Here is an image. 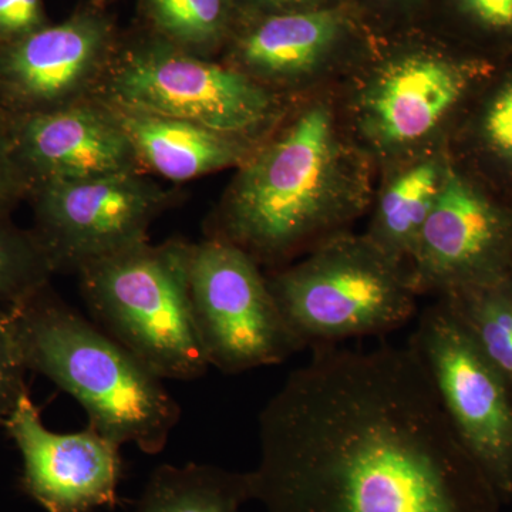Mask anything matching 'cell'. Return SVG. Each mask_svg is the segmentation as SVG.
Instances as JSON below:
<instances>
[{
  "label": "cell",
  "mask_w": 512,
  "mask_h": 512,
  "mask_svg": "<svg viewBox=\"0 0 512 512\" xmlns=\"http://www.w3.org/2000/svg\"><path fill=\"white\" fill-rule=\"evenodd\" d=\"M259 413L266 512H501L410 348L323 346Z\"/></svg>",
  "instance_id": "6da1fadb"
},
{
  "label": "cell",
  "mask_w": 512,
  "mask_h": 512,
  "mask_svg": "<svg viewBox=\"0 0 512 512\" xmlns=\"http://www.w3.org/2000/svg\"><path fill=\"white\" fill-rule=\"evenodd\" d=\"M207 238L269 271L291 264L369 214L377 173L339 116L333 87L301 97L238 168Z\"/></svg>",
  "instance_id": "7a4b0ae2"
},
{
  "label": "cell",
  "mask_w": 512,
  "mask_h": 512,
  "mask_svg": "<svg viewBox=\"0 0 512 512\" xmlns=\"http://www.w3.org/2000/svg\"><path fill=\"white\" fill-rule=\"evenodd\" d=\"M500 63L430 25L376 33L333 87L340 119L379 174L448 146L468 103Z\"/></svg>",
  "instance_id": "3957f363"
},
{
  "label": "cell",
  "mask_w": 512,
  "mask_h": 512,
  "mask_svg": "<svg viewBox=\"0 0 512 512\" xmlns=\"http://www.w3.org/2000/svg\"><path fill=\"white\" fill-rule=\"evenodd\" d=\"M8 311L29 372L70 394L89 426L120 447L134 444L151 456L164 450L181 407L163 379L50 285Z\"/></svg>",
  "instance_id": "277c9868"
},
{
  "label": "cell",
  "mask_w": 512,
  "mask_h": 512,
  "mask_svg": "<svg viewBox=\"0 0 512 512\" xmlns=\"http://www.w3.org/2000/svg\"><path fill=\"white\" fill-rule=\"evenodd\" d=\"M191 248L146 241L77 272L94 322L163 380L200 379L210 367L192 315Z\"/></svg>",
  "instance_id": "5b68a950"
},
{
  "label": "cell",
  "mask_w": 512,
  "mask_h": 512,
  "mask_svg": "<svg viewBox=\"0 0 512 512\" xmlns=\"http://www.w3.org/2000/svg\"><path fill=\"white\" fill-rule=\"evenodd\" d=\"M266 278L305 349L389 335L414 318L420 298L410 269L363 232H342Z\"/></svg>",
  "instance_id": "8992f818"
},
{
  "label": "cell",
  "mask_w": 512,
  "mask_h": 512,
  "mask_svg": "<svg viewBox=\"0 0 512 512\" xmlns=\"http://www.w3.org/2000/svg\"><path fill=\"white\" fill-rule=\"evenodd\" d=\"M96 97L119 109L192 121L256 144L278 127L296 101L148 30L120 37Z\"/></svg>",
  "instance_id": "52a82bcc"
},
{
  "label": "cell",
  "mask_w": 512,
  "mask_h": 512,
  "mask_svg": "<svg viewBox=\"0 0 512 512\" xmlns=\"http://www.w3.org/2000/svg\"><path fill=\"white\" fill-rule=\"evenodd\" d=\"M190 299L208 363L222 373L279 365L305 350L262 266L229 242L205 238L192 244Z\"/></svg>",
  "instance_id": "ba28073f"
},
{
  "label": "cell",
  "mask_w": 512,
  "mask_h": 512,
  "mask_svg": "<svg viewBox=\"0 0 512 512\" xmlns=\"http://www.w3.org/2000/svg\"><path fill=\"white\" fill-rule=\"evenodd\" d=\"M409 346L423 363L458 440L501 503H512V387L441 299L421 312Z\"/></svg>",
  "instance_id": "9c48e42d"
},
{
  "label": "cell",
  "mask_w": 512,
  "mask_h": 512,
  "mask_svg": "<svg viewBox=\"0 0 512 512\" xmlns=\"http://www.w3.org/2000/svg\"><path fill=\"white\" fill-rule=\"evenodd\" d=\"M33 232L56 274L148 241L151 224L174 202V194L146 171L101 175L37 185L30 192Z\"/></svg>",
  "instance_id": "30bf717a"
},
{
  "label": "cell",
  "mask_w": 512,
  "mask_h": 512,
  "mask_svg": "<svg viewBox=\"0 0 512 512\" xmlns=\"http://www.w3.org/2000/svg\"><path fill=\"white\" fill-rule=\"evenodd\" d=\"M410 275L417 295L434 298L511 281L512 195L451 156Z\"/></svg>",
  "instance_id": "8fae6325"
},
{
  "label": "cell",
  "mask_w": 512,
  "mask_h": 512,
  "mask_svg": "<svg viewBox=\"0 0 512 512\" xmlns=\"http://www.w3.org/2000/svg\"><path fill=\"white\" fill-rule=\"evenodd\" d=\"M376 32L348 2L284 15L239 18L220 62L298 100L335 87Z\"/></svg>",
  "instance_id": "7c38bea8"
},
{
  "label": "cell",
  "mask_w": 512,
  "mask_h": 512,
  "mask_svg": "<svg viewBox=\"0 0 512 512\" xmlns=\"http://www.w3.org/2000/svg\"><path fill=\"white\" fill-rule=\"evenodd\" d=\"M120 37L106 10L87 5L57 25L0 43V110L33 116L96 96Z\"/></svg>",
  "instance_id": "4fadbf2b"
},
{
  "label": "cell",
  "mask_w": 512,
  "mask_h": 512,
  "mask_svg": "<svg viewBox=\"0 0 512 512\" xmlns=\"http://www.w3.org/2000/svg\"><path fill=\"white\" fill-rule=\"evenodd\" d=\"M3 427L22 457L23 493L46 512H93L119 504L120 446L92 426L76 433L47 429L29 392Z\"/></svg>",
  "instance_id": "5bb4252c"
},
{
  "label": "cell",
  "mask_w": 512,
  "mask_h": 512,
  "mask_svg": "<svg viewBox=\"0 0 512 512\" xmlns=\"http://www.w3.org/2000/svg\"><path fill=\"white\" fill-rule=\"evenodd\" d=\"M10 126L16 157L32 190L47 183L144 171L116 110L99 97L10 117Z\"/></svg>",
  "instance_id": "9a60e30c"
},
{
  "label": "cell",
  "mask_w": 512,
  "mask_h": 512,
  "mask_svg": "<svg viewBox=\"0 0 512 512\" xmlns=\"http://www.w3.org/2000/svg\"><path fill=\"white\" fill-rule=\"evenodd\" d=\"M111 107L116 110L144 171L148 168L174 183L238 168L261 144L192 121Z\"/></svg>",
  "instance_id": "2e32d148"
},
{
  "label": "cell",
  "mask_w": 512,
  "mask_h": 512,
  "mask_svg": "<svg viewBox=\"0 0 512 512\" xmlns=\"http://www.w3.org/2000/svg\"><path fill=\"white\" fill-rule=\"evenodd\" d=\"M448 146L407 158L377 174L366 235L377 248L410 269L417 242L446 181Z\"/></svg>",
  "instance_id": "e0dca14e"
},
{
  "label": "cell",
  "mask_w": 512,
  "mask_h": 512,
  "mask_svg": "<svg viewBox=\"0 0 512 512\" xmlns=\"http://www.w3.org/2000/svg\"><path fill=\"white\" fill-rule=\"evenodd\" d=\"M448 148L458 163L512 195V57L468 103Z\"/></svg>",
  "instance_id": "ac0fdd59"
},
{
  "label": "cell",
  "mask_w": 512,
  "mask_h": 512,
  "mask_svg": "<svg viewBox=\"0 0 512 512\" xmlns=\"http://www.w3.org/2000/svg\"><path fill=\"white\" fill-rule=\"evenodd\" d=\"M248 501V473L212 464H161L131 512H242Z\"/></svg>",
  "instance_id": "d6986e66"
},
{
  "label": "cell",
  "mask_w": 512,
  "mask_h": 512,
  "mask_svg": "<svg viewBox=\"0 0 512 512\" xmlns=\"http://www.w3.org/2000/svg\"><path fill=\"white\" fill-rule=\"evenodd\" d=\"M146 30L171 45L220 60L239 22L235 0H140Z\"/></svg>",
  "instance_id": "ffe728a7"
},
{
  "label": "cell",
  "mask_w": 512,
  "mask_h": 512,
  "mask_svg": "<svg viewBox=\"0 0 512 512\" xmlns=\"http://www.w3.org/2000/svg\"><path fill=\"white\" fill-rule=\"evenodd\" d=\"M474 345L512 387V282L440 296Z\"/></svg>",
  "instance_id": "44dd1931"
},
{
  "label": "cell",
  "mask_w": 512,
  "mask_h": 512,
  "mask_svg": "<svg viewBox=\"0 0 512 512\" xmlns=\"http://www.w3.org/2000/svg\"><path fill=\"white\" fill-rule=\"evenodd\" d=\"M426 25L488 59L512 57V0H431Z\"/></svg>",
  "instance_id": "7402d4cb"
},
{
  "label": "cell",
  "mask_w": 512,
  "mask_h": 512,
  "mask_svg": "<svg viewBox=\"0 0 512 512\" xmlns=\"http://www.w3.org/2000/svg\"><path fill=\"white\" fill-rule=\"evenodd\" d=\"M52 261L33 229L0 214V303L13 308L50 285Z\"/></svg>",
  "instance_id": "603a6c76"
},
{
  "label": "cell",
  "mask_w": 512,
  "mask_h": 512,
  "mask_svg": "<svg viewBox=\"0 0 512 512\" xmlns=\"http://www.w3.org/2000/svg\"><path fill=\"white\" fill-rule=\"evenodd\" d=\"M29 369L20 353L8 308L0 309V426L3 427L22 397L29 393Z\"/></svg>",
  "instance_id": "cb8c5ba5"
},
{
  "label": "cell",
  "mask_w": 512,
  "mask_h": 512,
  "mask_svg": "<svg viewBox=\"0 0 512 512\" xmlns=\"http://www.w3.org/2000/svg\"><path fill=\"white\" fill-rule=\"evenodd\" d=\"M376 33L426 25L431 0H346Z\"/></svg>",
  "instance_id": "d4e9b609"
},
{
  "label": "cell",
  "mask_w": 512,
  "mask_h": 512,
  "mask_svg": "<svg viewBox=\"0 0 512 512\" xmlns=\"http://www.w3.org/2000/svg\"><path fill=\"white\" fill-rule=\"evenodd\" d=\"M32 187L20 167L13 144L10 117L0 110V214L12 215L23 201H28Z\"/></svg>",
  "instance_id": "484cf974"
},
{
  "label": "cell",
  "mask_w": 512,
  "mask_h": 512,
  "mask_svg": "<svg viewBox=\"0 0 512 512\" xmlns=\"http://www.w3.org/2000/svg\"><path fill=\"white\" fill-rule=\"evenodd\" d=\"M47 25L45 0H0V43L23 39Z\"/></svg>",
  "instance_id": "4316f807"
},
{
  "label": "cell",
  "mask_w": 512,
  "mask_h": 512,
  "mask_svg": "<svg viewBox=\"0 0 512 512\" xmlns=\"http://www.w3.org/2000/svg\"><path fill=\"white\" fill-rule=\"evenodd\" d=\"M239 18L249 16L284 15V13L308 12L339 5L346 0H235Z\"/></svg>",
  "instance_id": "83f0119b"
},
{
  "label": "cell",
  "mask_w": 512,
  "mask_h": 512,
  "mask_svg": "<svg viewBox=\"0 0 512 512\" xmlns=\"http://www.w3.org/2000/svg\"><path fill=\"white\" fill-rule=\"evenodd\" d=\"M511 282H512V279H511Z\"/></svg>",
  "instance_id": "f1b7e54d"
}]
</instances>
